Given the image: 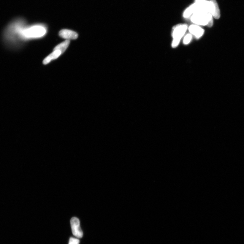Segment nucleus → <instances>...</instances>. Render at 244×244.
<instances>
[{
  "instance_id": "obj_1",
  "label": "nucleus",
  "mask_w": 244,
  "mask_h": 244,
  "mask_svg": "<svg viewBox=\"0 0 244 244\" xmlns=\"http://www.w3.org/2000/svg\"><path fill=\"white\" fill-rule=\"evenodd\" d=\"M23 24L22 20L17 19L11 22L5 28L2 39L3 43L7 48L14 50L20 47L21 42L20 30Z\"/></svg>"
},
{
  "instance_id": "obj_2",
  "label": "nucleus",
  "mask_w": 244,
  "mask_h": 244,
  "mask_svg": "<svg viewBox=\"0 0 244 244\" xmlns=\"http://www.w3.org/2000/svg\"><path fill=\"white\" fill-rule=\"evenodd\" d=\"M213 17L210 13L197 12L191 16V20L192 23L197 25L207 26L211 27L213 25Z\"/></svg>"
},
{
  "instance_id": "obj_3",
  "label": "nucleus",
  "mask_w": 244,
  "mask_h": 244,
  "mask_svg": "<svg viewBox=\"0 0 244 244\" xmlns=\"http://www.w3.org/2000/svg\"><path fill=\"white\" fill-rule=\"evenodd\" d=\"M188 28V26L185 24H178L173 27L172 32L173 39L172 47L173 48L177 47L180 44L181 39Z\"/></svg>"
},
{
  "instance_id": "obj_4",
  "label": "nucleus",
  "mask_w": 244,
  "mask_h": 244,
  "mask_svg": "<svg viewBox=\"0 0 244 244\" xmlns=\"http://www.w3.org/2000/svg\"><path fill=\"white\" fill-rule=\"evenodd\" d=\"M73 234L78 238H82L83 233L80 226V222L77 218L73 217L70 221Z\"/></svg>"
},
{
  "instance_id": "obj_5",
  "label": "nucleus",
  "mask_w": 244,
  "mask_h": 244,
  "mask_svg": "<svg viewBox=\"0 0 244 244\" xmlns=\"http://www.w3.org/2000/svg\"><path fill=\"white\" fill-rule=\"evenodd\" d=\"M209 6V13L211 14L213 17L218 19L221 16L220 10L216 0H210Z\"/></svg>"
},
{
  "instance_id": "obj_6",
  "label": "nucleus",
  "mask_w": 244,
  "mask_h": 244,
  "mask_svg": "<svg viewBox=\"0 0 244 244\" xmlns=\"http://www.w3.org/2000/svg\"><path fill=\"white\" fill-rule=\"evenodd\" d=\"M190 33L197 39L201 37L204 34V29L197 24H192L188 28Z\"/></svg>"
},
{
  "instance_id": "obj_7",
  "label": "nucleus",
  "mask_w": 244,
  "mask_h": 244,
  "mask_svg": "<svg viewBox=\"0 0 244 244\" xmlns=\"http://www.w3.org/2000/svg\"><path fill=\"white\" fill-rule=\"evenodd\" d=\"M59 36L67 40H74L77 39L78 34L77 32L68 29H63L59 32Z\"/></svg>"
},
{
  "instance_id": "obj_8",
  "label": "nucleus",
  "mask_w": 244,
  "mask_h": 244,
  "mask_svg": "<svg viewBox=\"0 0 244 244\" xmlns=\"http://www.w3.org/2000/svg\"><path fill=\"white\" fill-rule=\"evenodd\" d=\"M198 9V5L196 3H194L190 5L184 10L183 13V17L185 18H189L195 12H196Z\"/></svg>"
},
{
  "instance_id": "obj_9",
  "label": "nucleus",
  "mask_w": 244,
  "mask_h": 244,
  "mask_svg": "<svg viewBox=\"0 0 244 244\" xmlns=\"http://www.w3.org/2000/svg\"><path fill=\"white\" fill-rule=\"evenodd\" d=\"M62 54L61 51L58 50L54 51L52 53L49 55L43 60V64L45 65L50 63V61L58 58Z\"/></svg>"
},
{
  "instance_id": "obj_10",
  "label": "nucleus",
  "mask_w": 244,
  "mask_h": 244,
  "mask_svg": "<svg viewBox=\"0 0 244 244\" xmlns=\"http://www.w3.org/2000/svg\"><path fill=\"white\" fill-rule=\"evenodd\" d=\"M70 42V40H66L64 42L60 43L54 48L53 51L58 50L61 51V53H64L68 47Z\"/></svg>"
},
{
  "instance_id": "obj_11",
  "label": "nucleus",
  "mask_w": 244,
  "mask_h": 244,
  "mask_svg": "<svg viewBox=\"0 0 244 244\" xmlns=\"http://www.w3.org/2000/svg\"><path fill=\"white\" fill-rule=\"evenodd\" d=\"M192 39V35L189 33L186 34L184 37L183 39V44L185 45H188Z\"/></svg>"
},
{
  "instance_id": "obj_12",
  "label": "nucleus",
  "mask_w": 244,
  "mask_h": 244,
  "mask_svg": "<svg viewBox=\"0 0 244 244\" xmlns=\"http://www.w3.org/2000/svg\"><path fill=\"white\" fill-rule=\"evenodd\" d=\"M80 241L78 239L73 237L70 238L69 244H79Z\"/></svg>"
},
{
  "instance_id": "obj_13",
  "label": "nucleus",
  "mask_w": 244,
  "mask_h": 244,
  "mask_svg": "<svg viewBox=\"0 0 244 244\" xmlns=\"http://www.w3.org/2000/svg\"><path fill=\"white\" fill-rule=\"evenodd\" d=\"M205 1L206 0H195V3L198 5H200Z\"/></svg>"
}]
</instances>
